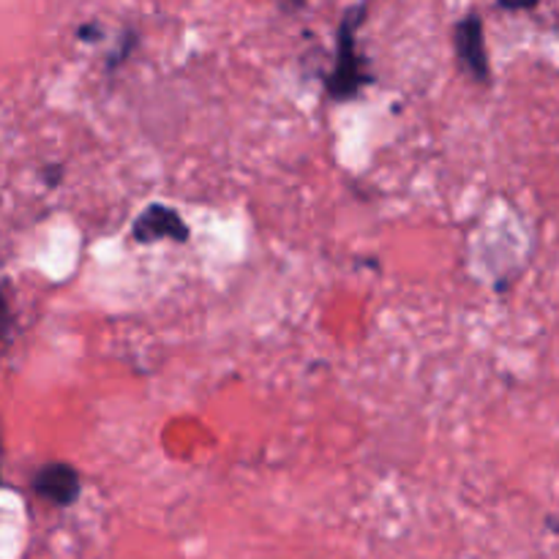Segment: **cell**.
I'll return each instance as SVG.
<instances>
[{"label": "cell", "mask_w": 559, "mask_h": 559, "mask_svg": "<svg viewBox=\"0 0 559 559\" xmlns=\"http://www.w3.org/2000/svg\"><path fill=\"white\" fill-rule=\"evenodd\" d=\"M131 238L136 243H158V240H175V243H186L189 240V227L180 218V213L169 205H147L145 211L136 216L134 227H131Z\"/></svg>", "instance_id": "obj_3"}, {"label": "cell", "mask_w": 559, "mask_h": 559, "mask_svg": "<svg viewBox=\"0 0 559 559\" xmlns=\"http://www.w3.org/2000/svg\"><path fill=\"white\" fill-rule=\"evenodd\" d=\"M0 459H3V448H0Z\"/></svg>", "instance_id": "obj_6"}, {"label": "cell", "mask_w": 559, "mask_h": 559, "mask_svg": "<svg viewBox=\"0 0 559 559\" xmlns=\"http://www.w3.org/2000/svg\"><path fill=\"white\" fill-rule=\"evenodd\" d=\"M453 47H456V58L462 69L475 82L486 85L491 80V66L489 52H486L484 20L478 14H467L464 20L456 22V27H453Z\"/></svg>", "instance_id": "obj_2"}, {"label": "cell", "mask_w": 559, "mask_h": 559, "mask_svg": "<svg viewBox=\"0 0 559 559\" xmlns=\"http://www.w3.org/2000/svg\"><path fill=\"white\" fill-rule=\"evenodd\" d=\"M14 331V314H11V306L5 300V293L0 289V344H5Z\"/></svg>", "instance_id": "obj_5"}, {"label": "cell", "mask_w": 559, "mask_h": 559, "mask_svg": "<svg viewBox=\"0 0 559 559\" xmlns=\"http://www.w3.org/2000/svg\"><path fill=\"white\" fill-rule=\"evenodd\" d=\"M33 491L52 506H74L82 491V478L71 464L49 462L33 478Z\"/></svg>", "instance_id": "obj_4"}, {"label": "cell", "mask_w": 559, "mask_h": 559, "mask_svg": "<svg viewBox=\"0 0 559 559\" xmlns=\"http://www.w3.org/2000/svg\"><path fill=\"white\" fill-rule=\"evenodd\" d=\"M364 20L366 3H358L338 22L336 63H333V71L325 80L328 96L336 98V102H349L371 82L369 71H366V60L358 49V27L364 25Z\"/></svg>", "instance_id": "obj_1"}]
</instances>
